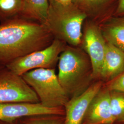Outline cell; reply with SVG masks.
<instances>
[{
	"label": "cell",
	"mask_w": 124,
	"mask_h": 124,
	"mask_svg": "<svg viewBox=\"0 0 124 124\" xmlns=\"http://www.w3.org/2000/svg\"><path fill=\"white\" fill-rule=\"evenodd\" d=\"M124 15V0H119L117 7L114 16Z\"/></svg>",
	"instance_id": "d6986e66"
},
{
	"label": "cell",
	"mask_w": 124,
	"mask_h": 124,
	"mask_svg": "<svg viewBox=\"0 0 124 124\" xmlns=\"http://www.w3.org/2000/svg\"><path fill=\"white\" fill-rule=\"evenodd\" d=\"M49 9L44 25L54 39L67 45L80 46L83 26L86 16L73 3L60 4L49 1Z\"/></svg>",
	"instance_id": "3957f363"
},
{
	"label": "cell",
	"mask_w": 124,
	"mask_h": 124,
	"mask_svg": "<svg viewBox=\"0 0 124 124\" xmlns=\"http://www.w3.org/2000/svg\"><path fill=\"white\" fill-rule=\"evenodd\" d=\"M109 91L111 112L115 123H124V93Z\"/></svg>",
	"instance_id": "2e32d148"
},
{
	"label": "cell",
	"mask_w": 124,
	"mask_h": 124,
	"mask_svg": "<svg viewBox=\"0 0 124 124\" xmlns=\"http://www.w3.org/2000/svg\"><path fill=\"white\" fill-rule=\"evenodd\" d=\"M65 115H37L20 119L19 124H64Z\"/></svg>",
	"instance_id": "e0dca14e"
},
{
	"label": "cell",
	"mask_w": 124,
	"mask_h": 124,
	"mask_svg": "<svg viewBox=\"0 0 124 124\" xmlns=\"http://www.w3.org/2000/svg\"><path fill=\"white\" fill-rule=\"evenodd\" d=\"M22 76L45 106L64 107L70 99L60 84L55 69H35Z\"/></svg>",
	"instance_id": "277c9868"
},
{
	"label": "cell",
	"mask_w": 124,
	"mask_h": 124,
	"mask_svg": "<svg viewBox=\"0 0 124 124\" xmlns=\"http://www.w3.org/2000/svg\"><path fill=\"white\" fill-rule=\"evenodd\" d=\"M65 115L64 107L49 108L40 102H9L0 104V121L13 122L22 118L37 115Z\"/></svg>",
	"instance_id": "ba28073f"
},
{
	"label": "cell",
	"mask_w": 124,
	"mask_h": 124,
	"mask_svg": "<svg viewBox=\"0 0 124 124\" xmlns=\"http://www.w3.org/2000/svg\"><path fill=\"white\" fill-rule=\"evenodd\" d=\"M119 0H73L87 19L99 25L114 16Z\"/></svg>",
	"instance_id": "8fae6325"
},
{
	"label": "cell",
	"mask_w": 124,
	"mask_h": 124,
	"mask_svg": "<svg viewBox=\"0 0 124 124\" xmlns=\"http://www.w3.org/2000/svg\"><path fill=\"white\" fill-rule=\"evenodd\" d=\"M103 85L102 80H98L82 93L70 99L64 106V124H82L91 102Z\"/></svg>",
	"instance_id": "9c48e42d"
},
{
	"label": "cell",
	"mask_w": 124,
	"mask_h": 124,
	"mask_svg": "<svg viewBox=\"0 0 124 124\" xmlns=\"http://www.w3.org/2000/svg\"><path fill=\"white\" fill-rule=\"evenodd\" d=\"M106 44L100 25L86 19L83 26L80 46L90 59L93 80H100Z\"/></svg>",
	"instance_id": "52a82bcc"
},
{
	"label": "cell",
	"mask_w": 124,
	"mask_h": 124,
	"mask_svg": "<svg viewBox=\"0 0 124 124\" xmlns=\"http://www.w3.org/2000/svg\"><path fill=\"white\" fill-rule=\"evenodd\" d=\"M49 6V0H23L19 17L44 24Z\"/></svg>",
	"instance_id": "5bb4252c"
},
{
	"label": "cell",
	"mask_w": 124,
	"mask_h": 124,
	"mask_svg": "<svg viewBox=\"0 0 124 124\" xmlns=\"http://www.w3.org/2000/svg\"><path fill=\"white\" fill-rule=\"evenodd\" d=\"M82 124H116L111 112L110 91L104 83L91 102Z\"/></svg>",
	"instance_id": "30bf717a"
},
{
	"label": "cell",
	"mask_w": 124,
	"mask_h": 124,
	"mask_svg": "<svg viewBox=\"0 0 124 124\" xmlns=\"http://www.w3.org/2000/svg\"><path fill=\"white\" fill-rule=\"evenodd\" d=\"M104 85L109 90H117L124 93V70L115 79Z\"/></svg>",
	"instance_id": "ac0fdd59"
},
{
	"label": "cell",
	"mask_w": 124,
	"mask_h": 124,
	"mask_svg": "<svg viewBox=\"0 0 124 124\" xmlns=\"http://www.w3.org/2000/svg\"><path fill=\"white\" fill-rule=\"evenodd\" d=\"M39 103L35 91L21 75L7 67L0 69V104L9 102Z\"/></svg>",
	"instance_id": "8992f818"
},
{
	"label": "cell",
	"mask_w": 124,
	"mask_h": 124,
	"mask_svg": "<svg viewBox=\"0 0 124 124\" xmlns=\"http://www.w3.org/2000/svg\"><path fill=\"white\" fill-rule=\"evenodd\" d=\"M67 45L61 40L54 39L46 48L19 58L6 67L21 76L27 72L37 69H55L61 53Z\"/></svg>",
	"instance_id": "5b68a950"
},
{
	"label": "cell",
	"mask_w": 124,
	"mask_h": 124,
	"mask_svg": "<svg viewBox=\"0 0 124 124\" xmlns=\"http://www.w3.org/2000/svg\"><path fill=\"white\" fill-rule=\"evenodd\" d=\"M116 124H124V123H118Z\"/></svg>",
	"instance_id": "44dd1931"
},
{
	"label": "cell",
	"mask_w": 124,
	"mask_h": 124,
	"mask_svg": "<svg viewBox=\"0 0 124 124\" xmlns=\"http://www.w3.org/2000/svg\"><path fill=\"white\" fill-rule=\"evenodd\" d=\"M100 26L107 42L124 52V15L113 16Z\"/></svg>",
	"instance_id": "4fadbf2b"
},
{
	"label": "cell",
	"mask_w": 124,
	"mask_h": 124,
	"mask_svg": "<svg viewBox=\"0 0 124 124\" xmlns=\"http://www.w3.org/2000/svg\"><path fill=\"white\" fill-rule=\"evenodd\" d=\"M124 70V52L107 42L100 80L104 83L115 79Z\"/></svg>",
	"instance_id": "7c38bea8"
},
{
	"label": "cell",
	"mask_w": 124,
	"mask_h": 124,
	"mask_svg": "<svg viewBox=\"0 0 124 124\" xmlns=\"http://www.w3.org/2000/svg\"><path fill=\"white\" fill-rule=\"evenodd\" d=\"M58 79L71 98L84 92L93 80L88 55L80 46L67 45L58 62Z\"/></svg>",
	"instance_id": "7a4b0ae2"
},
{
	"label": "cell",
	"mask_w": 124,
	"mask_h": 124,
	"mask_svg": "<svg viewBox=\"0 0 124 124\" xmlns=\"http://www.w3.org/2000/svg\"><path fill=\"white\" fill-rule=\"evenodd\" d=\"M2 67H3V66H0V68H2Z\"/></svg>",
	"instance_id": "7402d4cb"
},
{
	"label": "cell",
	"mask_w": 124,
	"mask_h": 124,
	"mask_svg": "<svg viewBox=\"0 0 124 124\" xmlns=\"http://www.w3.org/2000/svg\"><path fill=\"white\" fill-rule=\"evenodd\" d=\"M54 38L46 25L17 17L0 24V66L44 49Z\"/></svg>",
	"instance_id": "6da1fadb"
},
{
	"label": "cell",
	"mask_w": 124,
	"mask_h": 124,
	"mask_svg": "<svg viewBox=\"0 0 124 124\" xmlns=\"http://www.w3.org/2000/svg\"><path fill=\"white\" fill-rule=\"evenodd\" d=\"M23 0H0V21L5 22L19 17Z\"/></svg>",
	"instance_id": "9a60e30c"
},
{
	"label": "cell",
	"mask_w": 124,
	"mask_h": 124,
	"mask_svg": "<svg viewBox=\"0 0 124 124\" xmlns=\"http://www.w3.org/2000/svg\"><path fill=\"white\" fill-rule=\"evenodd\" d=\"M72 0H49V1L63 5L69 4L72 3Z\"/></svg>",
	"instance_id": "ffe728a7"
}]
</instances>
